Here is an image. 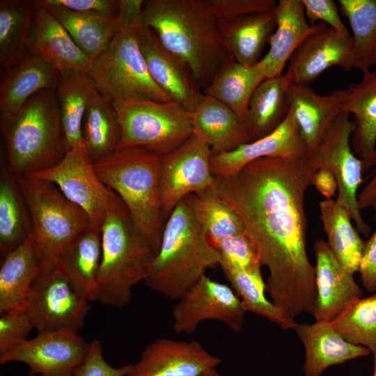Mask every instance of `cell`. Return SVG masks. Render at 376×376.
<instances>
[{"mask_svg": "<svg viewBox=\"0 0 376 376\" xmlns=\"http://www.w3.org/2000/svg\"><path fill=\"white\" fill-rule=\"evenodd\" d=\"M316 169L307 159L265 157L237 173L214 176L212 188L241 217L262 266L266 290L292 317L312 314L315 269L306 251V191Z\"/></svg>", "mask_w": 376, "mask_h": 376, "instance_id": "obj_1", "label": "cell"}, {"mask_svg": "<svg viewBox=\"0 0 376 376\" xmlns=\"http://www.w3.org/2000/svg\"><path fill=\"white\" fill-rule=\"evenodd\" d=\"M141 22L189 66L202 91L231 59L220 44L206 0L144 1Z\"/></svg>", "mask_w": 376, "mask_h": 376, "instance_id": "obj_2", "label": "cell"}, {"mask_svg": "<svg viewBox=\"0 0 376 376\" xmlns=\"http://www.w3.org/2000/svg\"><path fill=\"white\" fill-rule=\"evenodd\" d=\"M191 195L167 218L145 281L151 290L171 300L178 299L205 275L207 269L220 265L221 260L207 237Z\"/></svg>", "mask_w": 376, "mask_h": 376, "instance_id": "obj_3", "label": "cell"}, {"mask_svg": "<svg viewBox=\"0 0 376 376\" xmlns=\"http://www.w3.org/2000/svg\"><path fill=\"white\" fill-rule=\"evenodd\" d=\"M6 168L15 178H27L56 165L69 150L56 90H42L17 111L0 113Z\"/></svg>", "mask_w": 376, "mask_h": 376, "instance_id": "obj_4", "label": "cell"}, {"mask_svg": "<svg viewBox=\"0 0 376 376\" xmlns=\"http://www.w3.org/2000/svg\"><path fill=\"white\" fill-rule=\"evenodd\" d=\"M143 0H120L123 24L85 73L115 102H174L152 80L136 38Z\"/></svg>", "mask_w": 376, "mask_h": 376, "instance_id": "obj_5", "label": "cell"}, {"mask_svg": "<svg viewBox=\"0 0 376 376\" xmlns=\"http://www.w3.org/2000/svg\"><path fill=\"white\" fill-rule=\"evenodd\" d=\"M161 156L142 147L118 148L93 162L102 182L116 194L155 255L165 225L159 192Z\"/></svg>", "mask_w": 376, "mask_h": 376, "instance_id": "obj_6", "label": "cell"}, {"mask_svg": "<svg viewBox=\"0 0 376 376\" xmlns=\"http://www.w3.org/2000/svg\"><path fill=\"white\" fill-rule=\"evenodd\" d=\"M101 232L97 301L122 308L129 304L132 288L146 280L155 253L125 205L107 213Z\"/></svg>", "mask_w": 376, "mask_h": 376, "instance_id": "obj_7", "label": "cell"}, {"mask_svg": "<svg viewBox=\"0 0 376 376\" xmlns=\"http://www.w3.org/2000/svg\"><path fill=\"white\" fill-rule=\"evenodd\" d=\"M31 217L33 237L43 268L91 225L88 214L58 187L33 177L16 179Z\"/></svg>", "mask_w": 376, "mask_h": 376, "instance_id": "obj_8", "label": "cell"}, {"mask_svg": "<svg viewBox=\"0 0 376 376\" xmlns=\"http://www.w3.org/2000/svg\"><path fill=\"white\" fill-rule=\"evenodd\" d=\"M113 106L121 130L118 148L142 147L164 156L194 132L191 112L175 102L113 101Z\"/></svg>", "mask_w": 376, "mask_h": 376, "instance_id": "obj_9", "label": "cell"}, {"mask_svg": "<svg viewBox=\"0 0 376 376\" xmlns=\"http://www.w3.org/2000/svg\"><path fill=\"white\" fill-rule=\"evenodd\" d=\"M354 130L350 115L340 112L307 155V159L316 171L326 169L333 173L338 185L336 202L347 212L357 230L367 235L370 228L363 219L358 205L363 171L361 161L352 150Z\"/></svg>", "mask_w": 376, "mask_h": 376, "instance_id": "obj_10", "label": "cell"}, {"mask_svg": "<svg viewBox=\"0 0 376 376\" xmlns=\"http://www.w3.org/2000/svg\"><path fill=\"white\" fill-rule=\"evenodd\" d=\"M84 294L54 265L43 268L25 302L38 333L78 332L90 308Z\"/></svg>", "mask_w": 376, "mask_h": 376, "instance_id": "obj_11", "label": "cell"}, {"mask_svg": "<svg viewBox=\"0 0 376 376\" xmlns=\"http://www.w3.org/2000/svg\"><path fill=\"white\" fill-rule=\"evenodd\" d=\"M30 177L55 184L88 214L91 225L100 230L107 213L125 205L102 182L83 148L69 150L56 165Z\"/></svg>", "mask_w": 376, "mask_h": 376, "instance_id": "obj_12", "label": "cell"}, {"mask_svg": "<svg viewBox=\"0 0 376 376\" xmlns=\"http://www.w3.org/2000/svg\"><path fill=\"white\" fill-rule=\"evenodd\" d=\"M212 155L210 146L199 134L194 132L179 148L161 156L159 192L166 221L185 198L213 186L214 176L210 167Z\"/></svg>", "mask_w": 376, "mask_h": 376, "instance_id": "obj_13", "label": "cell"}, {"mask_svg": "<svg viewBox=\"0 0 376 376\" xmlns=\"http://www.w3.org/2000/svg\"><path fill=\"white\" fill-rule=\"evenodd\" d=\"M177 300L172 317L178 334H191L207 320L220 321L235 333L243 327L246 311L240 297L231 287L206 275Z\"/></svg>", "mask_w": 376, "mask_h": 376, "instance_id": "obj_14", "label": "cell"}, {"mask_svg": "<svg viewBox=\"0 0 376 376\" xmlns=\"http://www.w3.org/2000/svg\"><path fill=\"white\" fill-rule=\"evenodd\" d=\"M89 346L77 332L45 331L0 355V363H24L31 375L72 376L86 358Z\"/></svg>", "mask_w": 376, "mask_h": 376, "instance_id": "obj_15", "label": "cell"}, {"mask_svg": "<svg viewBox=\"0 0 376 376\" xmlns=\"http://www.w3.org/2000/svg\"><path fill=\"white\" fill-rule=\"evenodd\" d=\"M138 42L152 80L175 102L194 111L205 95L198 87L189 66L167 50L149 28L140 22Z\"/></svg>", "mask_w": 376, "mask_h": 376, "instance_id": "obj_16", "label": "cell"}, {"mask_svg": "<svg viewBox=\"0 0 376 376\" xmlns=\"http://www.w3.org/2000/svg\"><path fill=\"white\" fill-rule=\"evenodd\" d=\"M332 66L345 71L355 68L352 36L342 35L329 26L311 34L288 61L287 73L292 84H309Z\"/></svg>", "mask_w": 376, "mask_h": 376, "instance_id": "obj_17", "label": "cell"}, {"mask_svg": "<svg viewBox=\"0 0 376 376\" xmlns=\"http://www.w3.org/2000/svg\"><path fill=\"white\" fill-rule=\"evenodd\" d=\"M221 362L198 341L158 338L143 349L127 376H199Z\"/></svg>", "mask_w": 376, "mask_h": 376, "instance_id": "obj_18", "label": "cell"}, {"mask_svg": "<svg viewBox=\"0 0 376 376\" xmlns=\"http://www.w3.org/2000/svg\"><path fill=\"white\" fill-rule=\"evenodd\" d=\"M313 249L317 296L312 315L316 321L329 323L361 299L363 291L325 240L315 241Z\"/></svg>", "mask_w": 376, "mask_h": 376, "instance_id": "obj_19", "label": "cell"}, {"mask_svg": "<svg viewBox=\"0 0 376 376\" xmlns=\"http://www.w3.org/2000/svg\"><path fill=\"white\" fill-rule=\"evenodd\" d=\"M307 155L306 146L290 109L284 121L268 135L242 144L231 152L212 155L210 167L214 176L228 177L262 158L301 159Z\"/></svg>", "mask_w": 376, "mask_h": 376, "instance_id": "obj_20", "label": "cell"}, {"mask_svg": "<svg viewBox=\"0 0 376 376\" xmlns=\"http://www.w3.org/2000/svg\"><path fill=\"white\" fill-rule=\"evenodd\" d=\"M36 8L28 40L29 52L38 56L60 72L86 73L92 61L78 47L61 22L43 5Z\"/></svg>", "mask_w": 376, "mask_h": 376, "instance_id": "obj_21", "label": "cell"}, {"mask_svg": "<svg viewBox=\"0 0 376 376\" xmlns=\"http://www.w3.org/2000/svg\"><path fill=\"white\" fill-rule=\"evenodd\" d=\"M276 27L269 38V49L260 63L267 78L283 75L285 63L311 34L325 28L324 23L309 24L301 0H279L274 8Z\"/></svg>", "mask_w": 376, "mask_h": 376, "instance_id": "obj_22", "label": "cell"}, {"mask_svg": "<svg viewBox=\"0 0 376 376\" xmlns=\"http://www.w3.org/2000/svg\"><path fill=\"white\" fill-rule=\"evenodd\" d=\"M347 95V88L321 95L309 84H291L287 99L307 148L308 155L318 144L337 116Z\"/></svg>", "mask_w": 376, "mask_h": 376, "instance_id": "obj_23", "label": "cell"}, {"mask_svg": "<svg viewBox=\"0 0 376 376\" xmlns=\"http://www.w3.org/2000/svg\"><path fill=\"white\" fill-rule=\"evenodd\" d=\"M362 72L361 81L347 88L340 111L354 116L351 145L366 172L376 164V67Z\"/></svg>", "mask_w": 376, "mask_h": 376, "instance_id": "obj_24", "label": "cell"}, {"mask_svg": "<svg viewBox=\"0 0 376 376\" xmlns=\"http://www.w3.org/2000/svg\"><path fill=\"white\" fill-rule=\"evenodd\" d=\"M61 72L29 52L19 63L3 69L0 78V113L17 111L33 95L56 90Z\"/></svg>", "mask_w": 376, "mask_h": 376, "instance_id": "obj_25", "label": "cell"}, {"mask_svg": "<svg viewBox=\"0 0 376 376\" xmlns=\"http://www.w3.org/2000/svg\"><path fill=\"white\" fill-rule=\"evenodd\" d=\"M276 27L274 10L233 20H217L220 44L229 57L240 64H256Z\"/></svg>", "mask_w": 376, "mask_h": 376, "instance_id": "obj_26", "label": "cell"}, {"mask_svg": "<svg viewBox=\"0 0 376 376\" xmlns=\"http://www.w3.org/2000/svg\"><path fill=\"white\" fill-rule=\"evenodd\" d=\"M305 350V376H320L328 367L368 355L370 351L345 340L329 322L297 324L295 329Z\"/></svg>", "mask_w": 376, "mask_h": 376, "instance_id": "obj_27", "label": "cell"}, {"mask_svg": "<svg viewBox=\"0 0 376 376\" xmlns=\"http://www.w3.org/2000/svg\"><path fill=\"white\" fill-rule=\"evenodd\" d=\"M194 132L210 146L212 155L231 152L251 142L246 124L225 104L208 95L191 112Z\"/></svg>", "mask_w": 376, "mask_h": 376, "instance_id": "obj_28", "label": "cell"}, {"mask_svg": "<svg viewBox=\"0 0 376 376\" xmlns=\"http://www.w3.org/2000/svg\"><path fill=\"white\" fill-rule=\"evenodd\" d=\"M102 254L101 230L91 226L59 253L55 262L89 301H97Z\"/></svg>", "mask_w": 376, "mask_h": 376, "instance_id": "obj_29", "label": "cell"}, {"mask_svg": "<svg viewBox=\"0 0 376 376\" xmlns=\"http://www.w3.org/2000/svg\"><path fill=\"white\" fill-rule=\"evenodd\" d=\"M42 269L31 235L3 257L0 268V311L25 304Z\"/></svg>", "mask_w": 376, "mask_h": 376, "instance_id": "obj_30", "label": "cell"}, {"mask_svg": "<svg viewBox=\"0 0 376 376\" xmlns=\"http://www.w3.org/2000/svg\"><path fill=\"white\" fill-rule=\"evenodd\" d=\"M265 79L259 61L246 66L230 59L217 72L203 93L225 104L246 124L250 99Z\"/></svg>", "mask_w": 376, "mask_h": 376, "instance_id": "obj_31", "label": "cell"}, {"mask_svg": "<svg viewBox=\"0 0 376 376\" xmlns=\"http://www.w3.org/2000/svg\"><path fill=\"white\" fill-rule=\"evenodd\" d=\"M291 84V78L285 72L265 79L254 91L246 118L252 141L272 133L284 121L290 111L287 94Z\"/></svg>", "mask_w": 376, "mask_h": 376, "instance_id": "obj_32", "label": "cell"}, {"mask_svg": "<svg viewBox=\"0 0 376 376\" xmlns=\"http://www.w3.org/2000/svg\"><path fill=\"white\" fill-rule=\"evenodd\" d=\"M82 138L93 162L112 153L120 143L121 130L113 100L96 88L83 120Z\"/></svg>", "mask_w": 376, "mask_h": 376, "instance_id": "obj_33", "label": "cell"}, {"mask_svg": "<svg viewBox=\"0 0 376 376\" xmlns=\"http://www.w3.org/2000/svg\"><path fill=\"white\" fill-rule=\"evenodd\" d=\"M61 75L56 95L68 148H84L83 120L95 86L84 72L67 70Z\"/></svg>", "mask_w": 376, "mask_h": 376, "instance_id": "obj_34", "label": "cell"}, {"mask_svg": "<svg viewBox=\"0 0 376 376\" xmlns=\"http://www.w3.org/2000/svg\"><path fill=\"white\" fill-rule=\"evenodd\" d=\"M29 212L17 180L3 166L0 177V251L3 257L32 235Z\"/></svg>", "mask_w": 376, "mask_h": 376, "instance_id": "obj_35", "label": "cell"}, {"mask_svg": "<svg viewBox=\"0 0 376 376\" xmlns=\"http://www.w3.org/2000/svg\"><path fill=\"white\" fill-rule=\"evenodd\" d=\"M61 22L78 47L91 60L106 47L123 24L117 17L65 10L42 3Z\"/></svg>", "mask_w": 376, "mask_h": 376, "instance_id": "obj_36", "label": "cell"}, {"mask_svg": "<svg viewBox=\"0 0 376 376\" xmlns=\"http://www.w3.org/2000/svg\"><path fill=\"white\" fill-rule=\"evenodd\" d=\"M320 219L327 244L341 265L350 272H358L364 245L347 212L336 200L320 202Z\"/></svg>", "mask_w": 376, "mask_h": 376, "instance_id": "obj_37", "label": "cell"}, {"mask_svg": "<svg viewBox=\"0 0 376 376\" xmlns=\"http://www.w3.org/2000/svg\"><path fill=\"white\" fill-rule=\"evenodd\" d=\"M35 8V1H0V62L3 69L20 62L29 53Z\"/></svg>", "mask_w": 376, "mask_h": 376, "instance_id": "obj_38", "label": "cell"}, {"mask_svg": "<svg viewBox=\"0 0 376 376\" xmlns=\"http://www.w3.org/2000/svg\"><path fill=\"white\" fill-rule=\"evenodd\" d=\"M231 288L240 297L246 311L268 319L283 329H295L297 323L287 313L265 297V283L261 271L246 272L224 269Z\"/></svg>", "mask_w": 376, "mask_h": 376, "instance_id": "obj_39", "label": "cell"}, {"mask_svg": "<svg viewBox=\"0 0 376 376\" xmlns=\"http://www.w3.org/2000/svg\"><path fill=\"white\" fill-rule=\"evenodd\" d=\"M191 196L196 212L213 246L225 239L245 232L240 215L214 192L212 187Z\"/></svg>", "mask_w": 376, "mask_h": 376, "instance_id": "obj_40", "label": "cell"}, {"mask_svg": "<svg viewBox=\"0 0 376 376\" xmlns=\"http://www.w3.org/2000/svg\"><path fill=\"white\" fill-rule=\"evenodd\" d=\"M340 10L350 23L355 56V68H373L376 45V0H339Z\"/></svg>", "mask_w": 376, "mask_h": 376, "instance_id": "obj_41", "label": "cell"}, {"mask_svg": "<svg viewBox=\"0 0 376 376\" xmlns=\"http://www.w3.org/2000/svg\"><path fill=\"white\" fill-rule=\"evenodd\" d=\"M329 324L347 342L376 352V294L359 299Z\"/></svg>", "mask_w": 376, "mask_h": 376, "instance_id": "obj_42", "label": "cell"}, {"mask_svg": "<svg viewBox=\"0 0 376 376\" xmlns=\"http://www.w3.org/2000/svg\"><path fill=\"white\" fill-rule=\"evenodd\" d=\"M215 248L220 254L223 270L261 271L257 249L245 232L221 241Z\"/></svg>", "mask_w": 376, "mask_h": 376, "instance_id": "obj_43", "label": "cell"}, {"mask_svg": "<svg viewBox=\"0 0 376 376\" xmlns=\"http://www.w3.org/2000/svg\"><path fill=\"white\" fill-rule=\"evenodd\" d=\"M34 329L25 304L1 311L0 355L26 340Z\"/></svg>", "mask_w": 376, "mask_h": 376, "instance_id": "obj_44", "label": "cell"}, {"mask_svg": "<svg viewBox=\"0 0 376 376\" xmlns=\"http://www.w3.org/2000/svg\"><path fill=\"white\" fill-rule=\"evenodd\" d=\"M217 20H233L255 13L274 10V0H206Z\"/></svg>", "mask_w": 376, "mask_h": 376, "instance_id": "obj_45", "label": "cell"}, {"mask_svg": "<svg viewBox=\"0 0 376 376\" xmlns=\"http://www.w3.org/2000/svg\"><path fill=\"white\" fill-rule=\"evenodd\" d=\"M133 364L119 368L109 365L104 359L101 343L94 339L90 343L87 355L72 376H127Z\"/></svg>", "mask_w": 376, "mask_h": 376, "instance_id": "obj_46", "label": "cell"}, {"mask_svg": "<svg viewBox=\"0 0 376 376\" xmlns=\"http://www.w3.org/2000/svg\"><path fill=\"white\" fill-rule=\"evenodd\" d=\"M305 14L312 25L321 20L342 35L350 33L340 19L338 9L333 0H301Z\"/></svg>", "mask_w": 376, "mask_h": 376, "instance_id": "obj_47", "label": "cell"}, {"mask_svg": "<svg viewBox=\"0 0 376 376\" xmlns=\"http://www.w3.org/2000/svg\"><path fill=\"white\" fill-rule=\"evenodd\" d=\"M47 6L68 11L117 17L120 1L116 0H40Z\"/></svg>", "mask_w": 376, "mask_h": 376, "instance_id": "obj_48", "label": "cell"}, {"mask_svg": "<svg viewBox=\"0 0 376 376\" xmlns=\"http://www.w3.org/2000/svg\"><path fill=\"white\" fill-rule=\"evenodd\" d=\"M376 223V214L375 216ZM358 272L363 287L369 292L376 291V227L370 237L366 242L362 251Z\"/></svg>", "mask_w": 376, "mask_h": 376, "instance_id": "obj_49", "label": "cell"}, {"mask_svg": "<svg viewBox=\"0 0 376 376\" xmlns=\"http://www.w3.org/2000/svg\"><path fill=\"white\" fill-rule=\"evenodd\" d=\"M311 185H314L326 199H331L338 189L335 177L329 170L326 169H320L314 173Z\"/></svg>", "mask_w": 376, "mask_h": 376, "instance_id": "obj_50", "label": "cell"}, {"mask_svg": "<svg viewBox=\"0 0 376 376\" xmlns=\"http://www.w3.org/2000/svg\"><path fill=\"white\" fill-rule=\"evenodd\" d=\"M376 198V171L372 178L358 194V205L359 209L364 210L373 205Z\"/></svg>", "mask_w": 376, "mask_h": 376, "instance_id": "obj_51", "label": "cell"}, {"mask_svg": "<svg viewBox=\"0 0 376 376\" xmlns=\"http://www.w3.org/2000/svg\"><path fill=\"white\" fill-rule=\"evenodd\" d=\"M199 376H222V375L218 373L216 368H212V369H210L204 372Z\"/></svg>", "mask_w": 376, "mask_h": 376, "instance_id": "obj_52", "label": "cell"}, {"mask_svg": "<svg viewBox=\"0 0 376 376\" xmlns=\"http://www.w3.org/2000/svg\"><path fill=\"white\" fill-rule=\"evenodd\" d=\"M374 367L373 376H376V352L373 353Z\"/></svg>", "mask_w": 376, "mask_h": 376, "instance_id": "obj_53", "label": "cell"}, {"mask_svg": "<svg viewBox=\"0 0 376 376\" xmlns=\"http://www.w3.org/2000/svg\"><path fill=\"white\" fill-rule=\"evenodd\" d=\"M373 67H376V45H375L374 55H373Z\"/></svg>", "mask_w": 376, "mask_h": 376, "instance_id": "obj_54", "label": "cell"}, {"mask_svg": "<svg viewBox=\"0 0 376 376\" xmlns=\"http://www.w3.org/2000/svg\"><path fill=\"white\" fill-rule=\"evenodd\" d=\"M372 207H373L376 210V198H375V200L374 201V203H373V205Z\"/></svg>", "mask_w": 376, "mask_h": 376, "instance_id": "obj_55", "label": "cell"}]
</instances>
